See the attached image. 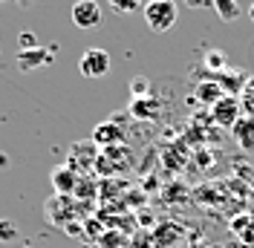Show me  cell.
I'll use <instances>...</instances> for the list:
<instances>
[{
  "label": "cell",
  "mask_w": 254,
  "mask_h": 248,
  "mask_svg": "<svg viewBox=\"0 0 254 248\" xmlns=\"http://www.w3.org/2000/svg\"><path fill=\"white\" fill-rule=\"evenodd\" d=\"M144 12V23L150 26V32H171L179 20V9L174 0H147L142 6Z\"/></svg>",
  "instance_id": "cell-1"
},
{
  "label": "cell",
  "mask_w": 254,
  "mask_h": 248,
  "mask_svg": "<svg viewBox=\"0 0 254 248\" xmlns=\"http://www.w3.org/2000/svg\"><path fill=\"white\" fill-rule=\"evenodd\" d=\"M78 72L84 78H104L110 72V52L101 47L84 49V55L78 58Z\"/></svg>",
  "instance_id": "cell-2"
},
{
  "label": "cell",
  "mask_w": 254,
  "mask_h": 248,
  "mask_svg": "<svg viewBox=\"0 0 254 248\" xmlns=\"http://www.w3.org/2000/svg\"><path fill=\"white\" fill-rule=\"evenodd\" d=\"M55 61V47H35L17 52V69L20 72H35L38 66H47Z\"/></svg>",
  "instance_id": "cell-3"
},
{
  "label": "cell",
  "mask_w": 254,
  "mask_h": 248,
  "mask_svg": "<svg viewBox=\"0 0 254 248\" xmlns=\"http://www.w3.org/2000/svg\"><path fill=\"white\" fill-rule=\"evenodd\" d=\"M69 15H72V23L78 29H95L101 23V6L95 0H75Z\"/></svg>",
  "instance_id": "cell-4"
},
{
  "label": "cell",
  "mask_w": 254,
  "mask_h": 248,
  "mask_svg": "<svg viewBox=\"0 0 254 248\" xmlns=\"http://www.w3.org/2000/svg\"><path fill=\"white\" fill-rule=\"evenodd\" d=\"M211 116L220 127H234L240 116H243V107H240V95H222L220 101L211 107Z\"/></svg>",
  "instance_id": "cell-5"
},
{
  "label": "cell",
  "mask_w": 254,
  "mask_h": 248,
  "mask_svg": "<svg viewBox=\"0 0 254 248\" xmlns=\"http://www.w3.org/2000/svg\"><path fill=\"white\" fill-rule=\"evenodd\" d=\"M95 159H98V147L93 141H75L72 150H69V159H66V168L69 171H84V168H95Z\"/></svg>",
  "instance_id": "cell-6"
},
{
  "label": "cell",
  "mask_w": 254,
  "mask_h": 248,
  "mask_svg": "<svg viewBox=\"0 0 254 248\" xmlns=\"http://www.w3.org/2000/svg\"><path fill=\"white\" fill-rule=\"evenodd\" d=\"M90 141H93L95 147H104V150H107V147H122V144H125V130L113 122H104L93 130V139Z\"/></svg>",
  "instance_id": "cell-7"
},
{
  "label": "cell",
  "mask_w": 254,
  "mask_h": 248,
  "mask_svg": "<svg viewBox=\"0 0 254 248\" xmlns=\"http://www.w3.org/2000/svg\"><path fill=\"white\" fill-rule=\"evenodd\" d=\"M231 133H234V141L246 153H254V119L252 116H240L234 122V127H231Z\"/></svg>",
  "instance_id": "cell-8"
},
{
  "label": "cell",
  "mask_w": 254,
  "mask_h": 248,
  "mask_svg": "<svg viewBox=\"0 0 254 248\" xmlns=\"http://www.w3.org/2000/svg\"><path fill=\"white\" fill-rule=\"evenodd\" d=\"M159 110H162V101L153 98V95H147V98H133L130 101V116L133 119H147V122H156L159 119Z\"/></svg>",
  "instance_id": "cell-9"
},
{
  "label": "cell",
  "mask_w": 254,
  "mask_h": 248,
  "mask_svg": "<svg viewBox=\"0 0 254 248\" xmlns=\"http://www.w3.org/2000/svg\"><path fill=\"white\" fill-rule=\"evenodd\" d=\"M75 185H78V173L69 171L66 165H61V168L52 171V187H55L58 196H69V193L75 190Z\"/></svg>",
  "instance_id": "cell-10"
},
{
  "label": "cell",
  "mask_w": 254,
  "mask_h": 248,
  "mask_svg": "<svg viewBox=\"0 0 254 248\" xmlns=\"http://www.w3.org/2000/svg\"><path fill=\"white\" fill-rule=\"evenodd\" d=\"M193 95H196V101H199V104H208V107H214V104H217V101H220L225 93H222L220 84L211 78V81H199V84H196V90H193Z\"/></svg>",
  "instance_id": "cell-11"
},
{
  "label": "cell",
  "mask_w": 254,
  "mask_h": 248,
  "mask_svg": "<svg viewBox=\"0 0 254 248\" xmlns=\"http://www.w3.org/2000/svg\"><path fill=\"white\" fill-rule=\"evenodd\" d=\"M202 63H205V69H208V72H211V75L217 78V75L222 72V69L228 66V58H225V52H222V49H208V52H205V58H202Z\"/></svg>",
  "instance_id": "cell-12"
},
{
  "label": "cell",
  "mask_w": 254,
  "mask_h": 248,
  "mask_svg": "<svg viewBox=\"0 0 254 248\" xmlns=\"http://www.w3.org/2000/svg\"><path fill=\"white\" fill-rule=\"evenodd\" d=\"M211 6H214V12L220 15V20H225V23H231V20L240 17L237 0H211Z\"/></svg>",
  "instance_id": "cell-13"
},
{
  "label": "cell",
  "mask_w": 254,
  "mask_h": 248,
  "mask_svg": "<svg viewBox=\"0 0 254 248\" xmlns=\"http://www.w3.org/2000/svg\"><path fill=\"white\" fill-rule=\"evenodd\" d=\"M240 107H243V116L254 119V75H249L246 87L240 90Z\"/></svg>",
  "instance_id": "cell-14"
},
{
  "label": "cell",
  "mask_w": 254,
  "mask_h": 248,
  "mask_svg": "<svg viewBox=\"0 0 254 248\" xmlns=\"http://www.w3.org/2000/svg\"><path fill=\"white\" fill-rule=\"evenodd\" d=\"M147 93H150V81L144 75H136L130 81V95L133 98H147Z\"/></svg>",
  "instance_id": "cell-15"
},
{
  "label": "cell",
  "mask_w": 254,
  "mask_h": 248,
  "mask_svg": "<svg viewBox=\"0 0 254 248\" xmlns=\"http://www.w3.org/2000/svg\"><path fill=\"white\" fill-rule=\"evenodd\" d=\"M17 222L15 219H0V243H12L17 240Z\"/></svg>",
  "instance_id": "cell-16"
},
{
  "label": "cell",
  "mask_w": 254,
  "mask_h": 248,
  "mask_svg": "<svg viewBox=\"0 0 254 248\" xmlns=\"http://www.w3.org/2000/svg\"><path fill=\"white\" fill-rule=\"evenodd\" d=\"M116 12H139L142 9V0H107Z\"/></svg>",
  "instance_id": "cell-17"
},
{
  "label": "cell",
  "mask_w": 254,
  "mask_h": 248,
  "mask_svg": "<svg viewBox=\"0 0 254 248\" xmlns=\"http://www.w3.org/2000/svg\"><path fill=\"white\" fill-rule=\"evenodd\" d=\"M17 47H20V49H35V47H38L35 32H20V35H17Z\"/></svg>",
  "instance_id": "cell-18"
},
{
  "label": "cell",
  "mask_w": 254,
  "mask_h": 248,
  "mask_svg": "<svg viewBox=\"0 0 254 248\" xmlns=\"http://www.w3.org/2000/svg\"><path fill=\"white\" fill-rule=\"evenodd\" d=\"M240 240H243L246 246H254V214H252V219L246 222V228L240 231Z\"/></svg>",
  "instance_id": "cell-19"
},
{
  "label": "cell",
  "mask_w": 254,
  "mask_h": 248,
  "mask_svg": "<svg viewBox=\"0 0 254 248\" xmlns=\"http://www.w3.org/2000/svg\"><path fill=\"white\" fill-rule=\"evenodd\" d=\"M249 219H252V214H243V217L231 219V231H234V234H237V237H240V231L246 228V222H249Z\"/></svg>",
  "instance_id": "cell-20"
},
{
  "label": "cell",
  "mask_w": 254,
  "mask_h": 248,
  "mask_svg": "<svg viewBox=\"0 0 254 248\" xmlns=\"http://www.w3.org/2000/svg\"><path fill=\"white\" fill-rule=\"evenodd\" d=\"M188 6H193V9H199V6H208V0H185Z\"/></svg>",
  "instance_id": "cell-21"
},
{
  "label": "cell",
  "mask_w": 254,
  "mask_h": 248,
  "mask_svg": "<svg viewBox=\"0 0 254 248\" xmlns=\"http://www.w3.org/2000/svg\"><path fill=\"white\" fill-rule=\"evenodd\" d=\"M17 6H32V0H15Z\"/></svg>",
  "instance_id": "cell-22"
},
{
  "label": "cell",
  "mask_w": 254,
  "mask_h": 248,
  "mask_svg": "<svg viewBox=\"0 0 254 248\" xmlns=\"http://www.w3.org/2000/svg\"><path fill=\"white\" fill-rule=\"evenodd\" d=\"M249 17H252V20H254V3H252V6H249Z\"/></svg>",
  "instance_id": "cell-23"
},
{
  "label": "cell",
  "mask_w": 254,
  "mask_h": 248,
  "mask_svg": "<svg viewBox=\"0 0 254 248\" xmlns=\"http://www.w3.org/2000/svg\"><path fill=\"white\" fill-rule=\"evenodd\" d=\"M0 3H3V0H0Z\"/></svg>",
  "instance_id": "cell-24"
}]
</instances>
